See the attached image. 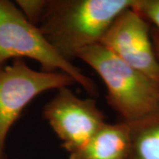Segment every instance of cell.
<instances>
[{
    "instance_id": "cell-1",
    "label": "cell",
    "mask_w": 159,
    "mask_h": 159,
    "mask_svg": "<svg viewBox=\"0 0 159 159\" xmlns=\"http://www.w3.org/2000/svg\"><path fill=\"white\" fill-rule=\"evenodd\" d=\"M134 0H46L37 27L68 61L100 43L115 19Z\"/></svg>"
},
{
    "instance_id": "cell-2",
    "label": "cell",
    "mask_w": 159,
    "mask_h": 159,
    "mask_svg": "<svg viewBox=\"0 0 159 159\" xmlns=\"http://www.w3.org/2000/svg\"><path fill=\"white\" fill-rule=\"evenodd\" d=\"M78 58L94 69L107 88V102L123 122L159 111V84L127 65L101 43L81 51Z\"/></svg>"
},
{
    "instance_id": "cell-3",
    "label": "cell",
    "mask_w": 159,
    "mask_h": 159,
    "mask_svg": "<svg viewBox=\"0 0 159 159\" xmlns=\"http://www.w3.org/2000/svg\"><path fill=\"white\" fill-rule=\"evenodd\" d=\"M24 57L40 64L43 72L65 73L91 96L97 95V86L93 80L64 58L15 4L0 0V66L10 59Z\"/></svg>"
},
{
    "instance_id": "cell-4",
    "label": "cell",
    "mask_w": 159,
    "mask_h": 159,
    "mask_svg": "<svg viewBox=\"0 0 159 159\" xmlns=\"http://www.w3.org/2000/svg\"><path fill=\"white\" fill-rule=\"evenodd\" d=\"M74 83L65 73L36 71L21 58L0 66V159H6L8 133L29 102L45 91Z\"/></svg>"
},
{
    "instance_id": "cell-5",
    "label": "cell",
    "mask_w": 159,
    "mask_h": 159,
    "mask_svg": "<svg viewBox=\"0 0 159 159\" xmlns=\"http://www.w3.org/2000/svg\"><path fill=\"white\" fill-rule=\"evenodd\" d=\"M43 113L69 154L84 146L106 124L96 100L77 97L68 87L57 89Z\"/></svg>"
},
{
    "instance_id": "cell-6",
    "label": "cell",
    "mask_w": 159,
    "mask_h": 159,
    "mask_svg": "<svg viewBox=\"0 0 159 159\" xmlns=\"http://www.w3.org/2000/svg\"><path fill=\"white\" fill-rule=\"evenodd\" d=\"M149 25L130 7L115 19L99 43L159 84V60Z\"/></svg>"
},
{
    "instance_id": "cell-7",
    "label": "cell",
    "mask_w": 159,
    "mask_h": 159,
    "mask_svg": "<svg viewBox=\"0 0 159 159\" xmlns=\"http://www.w3.org/2000/svg\"><path fill=\"white\" fill-rule=\"evenodd\" d=\"M129 125L106 123L84 146L69 154V159H128Z\"/></svg>"
},
{
    "instance_id": "cell-8",
    "label": "cell",
    "mask_w": 159,
    "mask_h": 159,
    "mask_svg": "<svg viewBox=\"0 0 159 159\" xmlns=\"http://www.w3.org/2000/svg\"><path fill=\"white\" fill-rule=\"evenodd\" d=\"M127 124L130 134L128 159H159V111Z\"/></svg>"
},
{
    "instance_id": "cell-9",
    "label": "cell",
    "mask_w": 159,
    "mask_h": 159,
    "mask_svg": "<svg viewBox=\"0 0 159 159\" xmlns=\"http://www.w3.org/2000/svg\"><path fill=\"white\" fill-rule=\"evenodd\" d=\"M131 8L159 32V0H134Z\"/></svg>"
},
{
    "instance_id": "cell-10",
    "label": "cell",
    "mask_w": 159,
    "mask_h": 159,
    "mask_svg": "<svg viewBox=\"0 0 159 159\" xmlns=\"http://www.w3.org/2000/svg\"><path fill=\"white\" fill-rule=\"evenodd\" d=\"M15 3L23 15L30 22L37 26L44 9L46 0H17Z\"/></svg>"
},
{
    "instance_id": "cell-11",
    "label": "cell",
    "mask_w": 159,
    "mask_h": 159,
    "mask_svg": "<svg viewBox=\"0 0 159 159\" xmlns=\"http://www.w3.org/2000/svg\"><path fill=\"white\" fill-rule=\"evenodd\" d=\"M151 38H152V42H153L156 55L159 60V32L156 29H153L151 30Z\"/></svg>"
}]
</instances>
